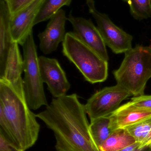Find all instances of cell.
I'll return each mask as SVG.
<instances>
[{"mask_svg":"<svg viewBox=\"0 0 151 151\" xmlns=\"http://www.w3.org/2000/svg\"><path fill=\"white\" fill-rule=\"evenodd\" d=\"M4 1L6 3L8 4V3H9L10 1L11 0H4Z\"/></svg>","mask_w":151,"mask_h":151,"instance_id":"d4e9b609","label":"cell"},{"mask_svg":"<svg viewBox=\"0 0 151 151\" xmlns=\"http://www.w3.org/2000/svg\"><path fill=\"white\" fill-rule=\"evenodd\" d=\"M45 0H35L33 2L11 15L10 29L12 40L22 45L33 32L34 22Z\"/></svg>","mask_w":151,"mask_h":151,"instance_id":"30bf717a","label":"cell"},{"mask_svg":"<svg viewBox=\"0 0 151 151\" xmlns=\"http://www.w3.org/2000/svg\"><path fill=\"white\" fill-rule=\"evenodd\" d=\"M117 84L134 97L144 95L151 78V47L137 45L125 53L118 70L113 72Z\"/></svg>","mask_w":151,"mask_h":151,"instance_id":"3957f363","label":"cell"},{"mask_svg":"<svg viewBox=\"0 0 151 151\" xmlns=\"http://www.w3.org/2000/svg\"><path fill=\"white\" fill-rule=\"evenodd\" d=\"M126 129L139 144V147L151 144V117Z\"/></svg>","mask_w":151,"mask_h":151,"instance_id":"e0dca14e","label":"cell"},{"mask_svg":"<svg viewBox=\"0 0 151 151\" xmlns=\"http://www.w3.org/2000/svg\"><path fill=\"white\" fill-rule=\"evenodd\" d=\"M0 151H25L16 145L5 134L0 131Z\"/></svg>","mask_w":151,"mask_h":151,"instance_id":"ffe728a7","label":"cell"},{"mask_svg":"<svg viewBox=\"0 0 151 151\" xmlns=\"http://www.w3.org/2000/svg\"><path fill=\"white\" fill-rule=\"evenodd\" d=\"M67 20L72 24L75 35L102 58L108 62L106 45L98 28L91 19L75 17L70 13Z\"/></svg>","mask_w":151,"mask_h":151,"instance_id":"9c48e42d","label":"cell"},{"mask_svg":"<svg viewBox=\"0 0 151 151\" xmlns=\"http://www.w3.org/2000/svg\"><path fill=\"white\" fill-rule=\"evenodd\" d=\"M151 117V109L137 106L132 101L120 106L109 116L112 131L126 129Z\"/></svg>","mask_w":151,"mask_h":151,"instance_id":"7c38bea8","label":"cell"},{"mask_svg":"<svg viewBox=\"0 0 151 151\" xmlns=\"http://www.w3.org/2000/svg\"><path fill=\"white\" fill-rule=\"evenodd\" d=\"M23 50V86L26 99L31 110L48 105L43 88L33 32L22 45Z\"/></svg>","mask_w":151,"mask_h":151,"instance_id":"5b68a950","label":"cell"},{"mask_svg":"<svg viewBox=\"0 0 151 151\" xmlns=\"http://www.w3.org/2000/svg\"><path fill=\"white\" fill-rule=\"evenodd\" d=\"M130 14L136 20L142 21L151 17V0H125Z\"/></svg>","mask_w":151,"mask_h":151,"instance_id":"d6986e66","label":"cell"},{"mask_svg":"<svg viewBox=\"0 0 151 151\" xmlns=\"http://www.w3.org/2000/svg\"><path fill=\"white\" fill-rule=\"evenodd\" d=\"M28 106L24 87L0 78V131L25 151L38 140L40 125Z\"/></svg>","mask_w":151,"mask_h":151,"instance_id":"7a4b0ae2","label":"cell"},{"mask_svg":"<svg viewBox=\"0 0 151 151\" xmlns=\"http://www.w3.org/2000/svg\"><path fill=\"white\" fill-rule=\"evenodd\" d=\"M39 64L43 81L47 84L54 98L66 95L71 85L58 61L41 56L39 57Z\"/></svg>","mask_w":151,"mask_h":151,"instance_id":"ba28073f","label":"cell"},{"mask_svg":"<svg viewBox=\"0 0 151 151\" xmlns=\"http://www.w3.org/2000/svg\"><path fill=\"white\" fill-rule=\"evenodd\" d=\"M67 18L65 12L61 9L50 19L45 30L40 33L39 47L44 55L56 51L65 37V24Z\"/></svg>","mask_w":151,"mask_h":151,"instance_id":"8fae6325","label":"cell"},{"mask_svg":"<svg viewBox=\"0 0 151 151\" xmlns=\"http://www.w3.org/2000/svg\"><path fill=\"white\" fill-rule=\"evenodd\" d=\"M34 1L35 0H11L7 4H8L10 12L12 15L19 11Z\"/></svg>","mask_w":151,"mask_h":151,"instance_id":"44dd1931","label":"cell"},{"mask_svg":"<svg viewBox=\"0 0 151 151\" xmlns=\"http://www.w3.org/2000/svg\"><path fill=\"white\" fill-rule=\"evenodd\" d=\"M23 72V58L19 44L12 42L9 49L3 74L0 78L8 81L15 88L24 87L21 76Z\"/></svg>","mask_w":151,"mask_h":151,"instance_id":"4fadbf2b","label":"cell"},{"mask_svg":"<svg viewBox=\"0 0 151 151\" xmlns=\"http://www.w3.org/2000/svg\"><path fill=\"white\" fill-rule=\"evenodd\" d=\"M63 55L75 65L90 83L106 81L108 63L82 42L72 32L66 33L62 42Z\"/></svg>","mask_w":151,"mask_h":151,"instance_id":"277c9868","label":"cell"},{"mask_svg":"<svg viewBox=\"0 0 151 151\" xmlns=\"http://www.w3.org/2000/svg\"><path fill=\"white\" fill-rule=\"evenodd\" d=\"M85 106L77 94L54 98L36 114L53 132L57 151H100L92 139Z\"/></svg>","mask_w":151,"mask_h":151,"instance_id":"6da1fadb","label":"cell"},{"mask_svg":"<svg viewBox=\"0 0 151 151\" xmlns=\"http://www.w3.org/2000/svg\"><path fill=\"white\" fill-rule=\"evenodd\" d=\"M139 147V144L137 142H136L135 143L126 147L122 150H119L117 151H132L137 147Z\"/></svg>","mask_w":151,"mask_h":151,"instance_id":"603a6c76","label":"cell"},{"mask_svg":"<svg viewBox=\"0 0 151 151\" xmlns=\"http://www.w3.org/2000/svg\"><path fill=\"white\" fill-rule=\"evenodd\" d=\"M86 4L106 46L116 54L125 53L133 48L132 35L117 26L108 15L98 11L94 0H86Z\"/></svg>","mask_w":151,"mask_h":151,"instance_id":"8992f818","label":"cell"},{"mask_svg":"<svg viewBox=\"0 0 151 151\" xmlns=\"http://www.w3.org/2000/svg\"><path fill=\"white\" fill-rule=\"evenodd\" d=\"M132 151H151V144L142 147H137Z\"/></svg>","mask_w":151,"mask_h":151,"instance_id":"cb8c5ba5","label":"cell"},{"mask_svg":"<svg viewBox=\"0 0 151 151\" xmlns=\"http://www.w3.org/2000/svg\"><path fill=\"white\" fill-rule=\"evenodd\" d=\"M11 14L8 4L0 1V77L3 74L9 49L12 43L10 29Z\"/></svg>","mask_w":151,"mask_h":151,"instance_id":"5bb4252c","label":"cell"},{"mask_svg":"<svg viewBox=\"0 0 151 151\" xmlns=\"http://www.w3.org/2000/svg\"><path fill=\"white\" fill-rule=\"evenodd\" d=\"M132 95L118 84L105 87L92 95L87 101L85 110L90 122L109 117L120 106L121 102Z\"/></svg>","mask_w":151,"mask_h":151,"instance_id":"52a82bcc","label":"cell"},{"mask_svg":"<svg viewBox=\"0 0 151 151\" xmlns=\"http://www.w3.org/2000/svg\"><path fill=\"white\" fill-rule=\"evenodd\" d=\"M131 101L136 105L140 107L151 109V95H142L133 97Z\"/></svg>","mask_w":151,"mask_h":151,"instance_id":"7402d4cb","label":"cell"},{"mask_svg":"<svg viewBox=\"0 0 151 151\" xmlns=\"http://www.w3.org/2000/svg\"><path fill=\"white\" fill-rule=\"evenodd\" d=\"M109 117L98 118L90 122V130L93 141L99 150L113 131L110 127Z\"/></svg>","mask_w":151,"mask_h":151,"instance_id":"2e32d148","label":"cell"},{"mask_svg":"<svg viewBox=\"0 0 151 151\" xmlns=\"http://www.w3.org/2000/svg\"><path fill=\"white\" fill-rule=\"evenodd\" d=\"M72 1V0H45L35 18L34 25L50 19L63 6H70Z\"/></svg>","mask_w":151,"mask_h":151,"instance_id":"ac0fdd59","label":"cell"},{"mask_svg":"<svg viewBox=\"0 0 151 151\" xmlns=\"http://www.w3.org/2000/svg\"><path fill=\"white\" fill-rule=\"evenodd\" d=\"M136 142L126 129L114 130L99 148L100 151H117Z\"/></svg>","mask_w":151,"mask_h":151,"instance_id":"9a60e30c","label":"cell"}]
</instances>
